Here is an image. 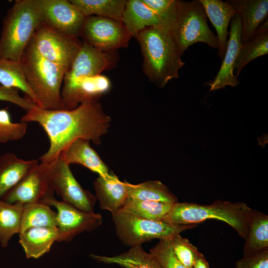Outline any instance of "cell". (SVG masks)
I'll use <instances>...</instances> for the list:
<instances>
[{
  "label": "cell",
  "mask_w": 268,
  "mask_h": 268,
  "mask_svg": "<svg viewBox=\"0 0 268 268\" xmlns=\"http://www.w3.org/2000/svg\"><path fill=\"white\" fill-rule=\"evenodd\" d=\"M20 122H35L44 130L49 140L48 150L40 158L51 163L75 140L87 139L101 143V137L110 126L111 118L98 101L84 102L69 110L43 109L37 106L26 111Z\"/></svg>",
  "instance_id": "obj_1"
},
{
  "label": "cell",
  "mask_w": 268,
  "mask_h": 268,
  "mask_svg": "<svg viewBox=\"0 0 268 268\" xmlns=\"http://www.w3.org/2000/svg\"><path fill=\"white\" fill-rule=\"evenodd\" d=\"M135 38L143 56V71L151 82L162 88L179 77V70L185 63L166 25L146 27Z\"/></svg>",
  "instance_id": "obj_2"
},
{
  "label": "cell",
  "mask_w": 268,
  "mask_h": 268,
  "mask_svg": "<svg viewBox=\"0 0 268 268\" xmlns=\"http://www.w3.org/2000/svg\"><path fill=\"white\" fill-rule=\"evenodd\" d=\"M43 23L40 0H16L3 20L0 58L20 62L35 32Z\"/></svg>",
  "instance_id": "obj_3"
},
{
  "label": "cell",
  "mask_w": 268,
  "mask_h": 268,
  "mask_svg": "<svg viewBox=\"0 0 268 268\" xmlns=\"http://www.w3.org/2000/svg\"><path fill=\"white\" fill-rule=\"evenodd\" d=\"M249 206L243 202L217 200L210 204L177 202L161 220L173 224H198L208 219L225 222L245 239L249 230Z\"/></svg>",
  "instance_id": "obj_4"
},
{
  "label": "cell",
  "mask_w": 268,
  "mask_h": 268,
  "mask_svg": "<svg viewBox=\"0 0 268 268\" xmlns=\"http://www.w3.org/2000/svg\"><path fill=\"white\" fill-rule=\"evenodd\" d=\"M27 84L35 95L37 106L49 110L61 109V89L67 70L46 59L31 43L20 61Z\"/></svg>",
  "instance_id": "obj_5"
},
{
  "label": "cell",
  "mask_w": 268,
  "mask_h": 268,
  "mask_svg": "<svg viewBox=\"0 0 268 268\" xmlns=\"http://www.w3.org/2000/svg\"><path fill=\"white\" fill-rule=\"evenodd\" d=\"M181 56L191 45L203 43L218 49L216 35L209 28L204 8L199 0H176L166 20Z\"/></svg>",
  "instance_id": "obj_6"
},
{
  "label": "cell",
  "mask_w": 268,
  "mask_h": 268,
  "mask_svg": "<svg viewBox=\"0 0 268 268\" xmlns=\"http://www.w3.org/2000/svg\"><path fill=\"white\" fill-rule=\"evenodd\" d=\"M112 217L119 239L130 247L156 239L171 240L176 235L198 225L173 224L162 220L143 219L122 209L113 214Z\"/></svg>",
  "instance_id": "obj_7"
},
{
  "label": "cell",
  "mask_w": 268,
  "mask_h": 268,
  "mask_svg": "<svg viewBox=\"0 0 268 268\" xmlns=\"http://www.w3.org/2000/svg\"><path fill=\"white\" fill-rule=\"evenodd\" d=\"M118 61L116 51H103L83 41L78 52L64 75L61 89V109H65L83 79L112 68Z\"/></svg>",
  "instance_id": "obj_8"
},
{
  "label": "cell",
  "mask_w": 268,
  "mask_h": 268,
  "mask_svg": "<svg viewBox=\"0 0 268 268\" xmlns=\"http://www.w3.org/2000/svg\"><path fill=\"white\" fill-rule=\"evenodd\" d=\"M30 43L43 57L67 70L82 44L78 37L57 31L44 23L38 28Z\"/></svg>",
  "instance_id": "obj_9"
},
{
  "label": "cell",
  "mask_w": 268,
  "mask_h": 268,
  "mask_svg": "<svg viewBox=\"0 0 268 268\" xmlns=\"http://www.w3.org/2000/svg\"><path fill=\"white\" fill-rule=\"evenodd\" d=\"M49 184L51 189L75 207L94 212L96 198L82 188L74 177L69 165L59 157L50 163Z\"/></svg>",
  "instance_id": "obj_10"
},
{
  "label": "cell",
  "mask_w": 268,
  "mask_h": 268,
  "mask_svg": "<svg viewBox=\"0 0 268 268\" xmlns=\"http://www.w3.org/2000/svg\"><path fill=\"white\" fill-rule=\"evenodd\" d=\"M80 36L103 51L126 47L132 38L121 21L98 16L86 17Z\"/></svg>",
  "instance_id": "obj_11"
},
{
  "label": "cell",
  "mask_w": 268,
  "mask_h": 268,
  "mask_svg": "<svg viewBox=\"0 0 268 268\" xmlns=\"http://www.w3.org/2000/svg\"><path fill=\"white\" fill-rule=\"evenodd\" d=\"M43 202L55 207L57 210V242H69L84 232L95 230L102 223L99 213L81 210L54 196L46 198Z\"/></svg>",
  "instance_id": "obj_12"
},
{
  "label": "cell",
  "mask_w": 268,
  "mask_h": 268,
  "mask_svg": "<svg viewBox=\"0 0 268 268\" xmlns=\"http://www.w3.org/2000/svg\"><path fill=\"white\" fill-rule=\"evenodd\" d=\"M50 163L41 162L30 170L1 199L6 203L23 204L43 201L54 196L49 184Z\"/></svg>",
  "instance_id": "obj_13"
},
{
  "label": "cell",
  "mask_w": 268,
  "mask_h": 268,
  "mask_svg": "<svg viewBox=\"0 0 268 268\" xmlns=\"http://www.w3.org/2000/svg\"><path fill=\"white\" fill-rule=\"evenodd\" d=\"M43 23L54 30L78 37L86 17L70 0H40Z\"/></svg>",
  "instance_id": "obj_14"
},
{
  "label": "cell",
  "mask_w": 268,
  "mask_h": 268,
  "mask_svg": "<svg viewBox=\"0 0 268 268\" xmlns=\"http://www.w3.org/2000/svg\"><path fill=\"white\" fill-rule=\"evenodd\" d=\"M230 31L227 48L222 59L220 68L214 78L206 84L210 91L226 86L235 87L239 84L238 77L234 74V67L241 42V27L239 15L236 13L230 22Z\"/></svg>",
  "instance_id": "obj_15"
},
{
  "label": "cell",
  "mask_w": 268,
  "mask_h": 268,
  "mask_svg": "<svg viewBox=\"0 0 268 268\" xmlns=\"http://www.w3.org/2000/svg\"><path fill=\"white\" fill-rule=\"evenodd\" d=\"M96 200L101 209L114 214L122 209L128 197L127 181L122 182L112 172L99 175L94 182Z\"/></svg>",
  "instance_id": "obj_16"
},
{
  "label": "cell",
  "mask_w": 268,
  "mask_h": 268,
  "mask_svg": "<svg viewBox=\"0 0 268 268\" xmlns=\"http://www.w3.org/2000/svg\"><path fill=\"white\" fill-rule=\"evenodd\" d=\"M239 15L241 42L248 41L258 27L268 18V0H227Z\"/></svg>",
  "instance_id": "obj_17"
},
{
  "label": "cell",
  "mask_w": 268,
  "mask_h": 268,
  "mask_svg": "<svg viewBox=\"0 0 268 268\" xmlns=\"http://www.w3.org/2000/svg\"><path fill=\"white\" fill-rule=\"evenodd\" d=\"M202 5L206 17L214 27L218 40V56L222 60L227 48L229 32L228 27L237 13L227 2L221 0H199Z\"/></svg>",
  "instance_id": "obj_18"
},
{
  "label": "cell",
  "mask_w": 268,
  "mask_h": 268,
  "mask_svg": "<svg viewBox=\"0 0 268 268\" xmlns=\"http://www.w3.org/2000/svg\"><path fill=\"white\" fill-rule=\"evenodd\" d=\"M59 157L69 165H81L99 175H105L109 172L107 165L87 139L75 140L62 151Z\"/></svg>",
  "instance_id": "obj_19"
},
{
  "label": "cell",
  "mask_w": 268,
  "mask_h": 268,
  "mask_svg": "<svg viewBox=\"0 0 268 268\" xmlns=\"http://www.w3.org/2000/svg\"><path fill=\"white\" fill-rule=\"evenodd\" d=\"M121 21L132 37L146 27L165 25L162 17L141 0H126Z\"/></svg>",
  "instance_id": "obj_20"
},
{
  "label": "cell",
  "mask_w": 268,
  "mask_h": 268,
  "mask_svg": "<svg viewBox=\"0 0 268 268\" xmlns=\"http://www.w3.org/2000/svg\"><path fill=\"white\" fill-rule=\"evenodd\" d=\"M19 236L26 258L38 259L49 252L57 242L58 233L55 227H31L21 232Z\"/></svg>",
  "instance_id": "obj_21"
},
{
  "label": "cell",
  "mask_w": 268,
  "mask_h": 268,
  "mask_svg": "<svg viewBox=\"0 0 268 268\" xmlns=\"http://www.w3.org/2000/svg\"><path fill=\"white\" fill-rule=\"evenodd\" d=\"M39 163V160H25L11 152L0 156V201L24 176Z\"/></svg>",
  "instance_id": "obj_22"
},
{
  "label": "cell",
  "mask_w": 268,
  "mask_h": 268,
  "mask_svg": "<svg viewBox=\"0 0 268 268\" xmlns=\"http://www.w3.org/2000/svg\"><path fill=\"white\" fill-rule=\"evenodd\" d=\"M268 53V18L258 27L253 36L242 44L234 70L238 77L242 69L253 60Z\"/></svg>",
  "instance_id": "obj_23"
},
{
  "label": "cell",
  "mask_w": 268,
  "mask_h": 268,
  "mask_svg": "<svg viewBox=\"0 0 268 268\" xmlns=\"http://www.w3.org/2000/svg\"><path fill=\"white\" fill-rule=\"evenodd\" d=\"M90 256L98 262L116 264L124 268H162L155 258L145 251L141 245L131 247L128 251L114 256L94 254Z\"/></svg>",
  "instance_id": "obj_24"
},
{
  "label": "cell",
  "mask_w": 268,
  "mask_h": 268,
  "mask_svg": "<svg viewBox=\"0 0 268 268\" xmlns=\"http://www.w3.org/2000/svg\"><path fill=\"white\" fill-rule=\"evenodd\" d=\"M248 224V233L243 248V256L268 248V215L251 209Z\"/></svg>",
  "instance_id": "obj_25"
},
{
  "label": "cell",
  "mask_w": 268,
  "mask_h": 268,
  "mask_svg": "<svg viewBox=\"0 0 268 268\" xmlns=\"http://www.w3.org/2000/svg\"><path fill=\"white\" fill-rule=\"evenodd\" d=\"M128 198L141 201L174 204L178 199L169 189L159 181H148L138 184L127 182Z\"/></svg>",
  "instance_id": "obj_26"
},
{
  "label": "cell",
  "mask_w": 268,
  "mask_h": 268,
  "mask_svg": "<svg viewBox=\"0 0 268 268\" xmlns=\"http://www.w3.org/2000/svg\"><path fill=\"white\" fill-rule=\"evenodd\" d=\"M85 16H98L121 21L126 0H69Z\"/></svg>",
  "instance_id": "obj_27"
},
{
  "label": "cell",
  "mask_w": 268,
  "mask_h": 268,
  "mask_svg": "<svg viewBox=\"0 0 268 268\" xmlns=\"http://www.w3.org/2000/svg\"><path fill=\"white\" fill-rule=\"evenodd\" d=\"M24 204L20 203L10 204L0 201V243L6 247L15 234L21 229L22 214Z\"/></svg>",
  "instance_id": "obj_28"
},
{
  "label": "cell",
  "mask_w": 268,
  "mask_h": 268,
  "mask_svg": "<svg viewBox=\"0 0 268 268\" xmlns=\"http://www.w3.org/2000/svg\"><path fill=\"white\" fill-rule=\"evenodd\" d=\"M39 227H57V212L43 201L24 204L20 233Z\"/></svg>",
  "instance_id": "obj_29"
},
{
  "label": "cell",
  "mask_w": 268,
  "mask_h": 268,
  "mask_svg": "<svg viewBox=\"0 0 268 268\" xmlns=\"http://www.w3.org/2000/svg\"><path fill=\"white\" fill-rule=\"evenodd\" d=\"M0 83L22 90L36 105V97L27 83L20 62L0 58Z\"/></svg>",
  "instance_id": "obj_30"
},
{
  "label": "cell",
  "mask_w": 268,
  "mask_h": 268,
  "mask_svg": "<svg viewBox=\"0 0 268 268\" xmlns=\"http://www.w3.org/2000/svg\"><path fill=\"white\" fill-rule=\"evenodd\" d=\"M173 204L127 198L122 210L139 218L161 220Z\"/></svg>",
  "instance_id": "obj_31"
},
{
  "label": "cell",
  "mask_w": 268,
  "mask_h": 268,
  "mask_svg": "<svg viewBox=\"0 0 268 268\" xmlns=\"http://www.w3.org/2000/svg\"><path fill=\"white\" fill-rule=\"evenodd\" d=\"M27 123L12 121L10 114L6 108L0 109V143L16 141L21 139L26 134Z\"/></svg>",
  "instance_id": "obj_32"
},
{
  "label": "cell",
  "mask_w": 268,
  "mask_h": 268,
  "mask_svg": "<svg viewBox=\"0 0 268 268\" xmlns=\"http://www.w3.org/2000/svg\"><path fill=\"white\" fill-rule=\"evenodd\" d=\"M170 242L177 260L186 267L193 268L202 253L187 238L182 237L180 234L171 239Z\"/></svg>",
  "instance_id": "obj_33"
},
{
  "label": "cell",
  "mask_w": 268,
  "mask_h": 268,
  "mask_svg": "<svg viewBox=\"0 0 268 268\" xmlns=\"http://www.w3.org/2000/svg\"><path fill=\"white\" fill-rule=\"evenodd\" d=\"M171 240H161L150 250L162 268H189L181 263L175 256Z\"/></svg>",
  "instance_id": "obj_34"
},
{
  "label": "cell",
  "mask_w": 268,
  "mask_h": 268,
  "mask_svg": "<svg viewBox=\"0 0 268 268\" xmlns=\"http://www.w3.org/2000/svg\"><path fill=\"white\" fill-rule=\"evenodd\" d=\"M19 90L11 87L0 86V100L15 104L26 111L33 109L37 106L27 97H22Z\"/></svg>",
  "instance_id": "obj_35"
},
{
  "label": "cell",
  "mask_w": 268,
  "mask_h": 268,
  "mask_svg": "<svg viewBox=\"0 0 268 268\" xmlns=\"http://www.w3.org/2000/svg\"><path fill=\"white\" fill-rule=\"evenodd\" d=\"M236 268H268V248L243 256L236 263Z\"/></svg>",
  "instance_id": "obj_36"
},
{
  "label": "cell",
  "mask_w": 268,
  "mask_h": 268,
  "mask_svg": "<svg viewBox=\"0 0 268 268\" xmlns=\"http://www.w3.org/2000/svg\"><path fill=\"white\" fill-rule=\"evenodd\" d=\"M151 10L160 15L165 21L173 9L175 0H141Z\"/></svg>",
  "instance_id": "obj_37"
},
{
  "label": "cell",
  "mask_w": 268,
  "mask_h": 268,
  "mask_svg": "<svg viewBox=\"0 0 268 268\" xmlns=\"http://www.w3.org/2000/svg\"><path fill=\"white\" fill-rule=\"evenodd\" d=\"M193 268H210L204 255L201 254L196 262Z\"/></svg>",
  "instance_id": "obj_38"
}]
</instances>
